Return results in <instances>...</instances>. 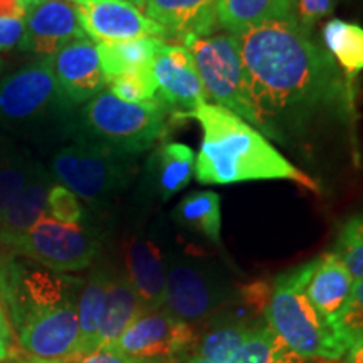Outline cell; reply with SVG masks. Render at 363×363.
I'll return each instance as SVG.
<instances>
[{"label":"cell","mask_w":363,"mask_h":363,"mask_svg":"<svg viewBox=\"0 0 363 363\" xmlns=\"http://www.w3.org/2000/svg\"><path fill=\"white\" fill-rule=\"evenodd\" d=\"M242 65L251 126L294 145L330 123L350 120L355 84L294 16L234 33Z\"/></svg>","instance_id":"1"},{"label":"cell","mask_w":363,"mask_h":363,"mask_svg":"<svg viewBox=\"0 0 363 363\" xmlns=\"http://www.w3.org/2000/svg\"><path fill=\"white\" fill-rule=\"evenodd\" d=\"M192 116L202 128V143L195 160L197 182L229 185L252 180H294L316 190V184L242 118L214 103L195 108Z\"/></svg>","instance_id":"2"},{"label":"cell","mask_w":363,"mask_h":363,"mask_svg":"<svg viewBox=\"0 0 363 363\" xmlns=\"http://www.w3.org/2000/svg\"><path fill=\"white\" fill-rule=\"evenodd\" d=\"M310 262L276 278L266 305L267 326L301 358L340 360L348 347L333 325L315 310L305 293Z\"/></svg>","instance_id":"3"},{"label":"cell","mask_w":363,"mask_h":363,"mask_svg":"<svg viewBox=\"0 0 363 363\" xmlns=\"http://www.w3.org/2000/svg\"><path fill=\"white\" fill-rule=\"evenodd\" d=\"M170 111L158 103H126L101 91L81 108L79 142L104 147L126 157L147 152L165 135Z\"/></svg>","instance_id":"4"},{"label":"cell","mask_w":363,"mask_h":363,"mask_svg":"<svg viewBox=\"0 0 363 363\" xmlns=\"http://www.w3.org/2000/svg\"><path fill=\"white\" fill-rule=\"evenodd\" d=\"M182 45L194 57L207 99L251 125L235 34L219 26L206 33L187 35Z\"/></svg>","instance_id":"5"},{"label":"cell","mask_w":363,"mask_h":363,"mask_svg":"<svg viewBox=\"0 0 363 363\" xmlns=\"http://www.w3.org/2000/svg\"><path fill=\"white\" fill-rule=\"evenodd\" d=\"M131 170L130 157L86 142L62 147L51 160L54 179L89 203L120 192L128 184Z\"/></svg>","instance_id":"6"},{"label":"cell","mask_w":363,"mask_h":363,"mask_svg":"<svg viewBox=\"0 0 363 363\" xmlns=\"http://www.w3.org/2000/svg\"><path fill=\"white\" fill-rule=\"evenodd\" d=\"M21 350L33 363H76L79 347L78 296L29 306L12 316Z\"/></svg>","instance_id":"7"},{"label":"cell","mask_w":363,"mask_h":363,"mask_svg":"<svg viewBox=\"0 0 363 363\" xmlns=\"http://www.w3.org/2000/svg\"><path fill=\"white\" fill-rule=\"evenodd\" d=\"M62 110H67V104L61 96L49 57H40L0 79L2 128L30 130Z\"/></svg>","instance_id":"8"},{"label":"cell","mask_w":363,"mask_h":363,"mask_svg":"<svg viewBox=\"0 0 363 363\" xmlns=\"http://www.w3.org/2000/svg\"><path fill=\"white\" fill-rule=\"evenodd\" d=\"M16 256H24L54 272L81 271L98 254V239L79 224H65L45 216L29 230L6 238Z\"/></svg>","instance_id":"9"},{"label":"cell","mask_w":363,"mask_h":363,"mask_svg":"<svg viewBox=\"0 0 363 363\" xmlns=\"http://www.w3.org/2000/svg\"><path fill=\"white\" fill-rule=\"evenodd\" d=\"M194 330L169 310L145 311L104 350L147 363H175L194 345Z\"/></svg>","instance_id":"10"},{"label":"cell","mask_w":363,"mask_h":363,"mask_svg":"<svg viewBox=\"0 0 363 363\" xmlns=\"http://www.w3.org/2000/svg\"><path fill=\"white\" fill-rule=\"evenodd\" d=\"M84 34L93 43H120L142 38L167 39L165 30L128 0H69Z\"/></svg>","instance_id":"11"},{"label":"cell","mask_w":363,"mask_h":363,"mask_svg":"<svg viewBox=\"0 0 363 363\" xmlns=\"http://www.w3.org/2000/svg\"><path fill=\"white\" fill-rule=\"evenodd\" d=\"M152 74L157 83V99L172 116L190 115L207 103L201 76L194 57L184 45L163 40L152 62Z\"/></svg>","instance_id":"12"},{"label":"cell","mask_w":363,"mask_h":363,"mask_svg":"<svg viewBox=\"0 0 363 363\" xmlns=\"http://www.w3.org/2000/svg\"><path fill=\"white\" fill-rule=\"evenodd\" d=\"M26 52L51 57L72 40L84 39L83 26L69 0H24Z\"/></svg>","instance_id":"13"},{"label":"cell","mask_w":363,"mask_h":363,"mask_svg":"<svg viewBox=\"0 0 363 363\" xmlns=\"http://www.w3.org/2000/svg\"><path fill=\"white\" fill-rule=\"evenodd\" d=\"M49 59L67 108L88 103L106 86L96 43L88 38L72 40Z\"/></svg>","instance_id":"14"},{"label":"cell","mask_w":363,"mask_h":363,"mask_svg":"<svg viewBox=\"0 0 363 363\" xmlns=\"http://www.w3.org/2000/svg\"><path fill=\"white\" fill-rule=\"evenodd\" d=\"M353 286L355 279L333 251L310 262L305 293L315 310L330 325L337 323L352 296Z\"/></svg>","instance_id":"15"},{"label":"cell","mask_w":363,"mask_h":363,"mask_svg":"<svg viewBox=\"0 0 363 363\" xmlns=\"http://www.w3.org/2000/svg\"><path fill=\"white\" fill-rule=\"evenodd\" d=\"M219 303L214 283L197 267L174 262L167 269L165 310L184 321H197L207 316Z\"/></svg>","instance_id":"16"},{"label":"cell","mask_w":363,"mask_h":363,"mask_svg":"<svg viewBox=\"0 0 363 363\" xmlns=\"http://www.w3.org/2000/svg\"><path fill=\"white\" fill-rule=\"evenodd\" d=\"M126 279L138 294L145 311L165 306L167 267L163 254L155 242L131 238L125 242Z\"/></svg>","instance_id":"17"},{"label":"cell","mask_w":363,"mask_h":363,"mask_svg":"<svg viewBox=\"0 0 363 363\" xmlns=\"http://www.w3.org/2000/svg\"><path fill=\"white\" fill-rule=\"evenodd\" d=\"M217 0H145L143 12L163 27L167 39L184 40L190 34L219 27Z\"/></svg>","instance_id":"18"},{"label":"cell","mask_w":363,"mask_h":363,"mask_svg":"<svg viewBox=\"0 0 363 363\" xmlns=\"http://www.w3.org/2000/svg\"><path fill=\"white\" fill-rule=\"evenodd\" d=\"M52 185L54 177L51 172L44 170L38 163L26 187L0 216V233L6 238H16L27 233L35 222L45 217L48 195Z\"/></svg>","instance_id":"19"},{"label":"cell","mask_w":363,"mask_h":363,"mask_svg":"<svg viewBox=\"0 0 363 363\" xmlns=\"http://www.w3.org/2000/svg\"><path fill=\"white\" fill-rule=\"evenodd\" d=\"M142 313L145 308L126 276H110L101 325L94 338V352L110 347Z\"/></svg>","instance_id":"20"},{"label":"cell","mask_w":363,"mask_h":363,"mask_svg":"<svg viewBox=\"0 0 363 363\" xmlns=\"http://www.w3.org/2000/svg\"><path fill=\"white\" fill-rule=\"evenodd\" d=\"M163 40L157 38H142L120 43H98V54L101 61L104 79L111 81L118 76L152 67Z\"/></svg>","instance_id":"21"},{"label":"cell","mask_w":363,"mask_h":363,"mask_svg":"<svg viewBox=\"0 0 363 363\" xmlns=\"http://www.w3.org/2000/svg\"><path fill=\"white\" fill-rule=\"evenodd\" d=\"M296 0H217L220 27L238 33L244 27L294 16Z\"/></svg>","instance_id":"22"},{"label":"cell","mask_w":363,"mask_h":363,"mask_svg":"<svg viewBox=\"0 0 363 363\" xmlns=\"http://www.w3.org/2000/svg\"><path fill=\"white\" fill-rule=\"evenodd\" d=\"M110 276L101 269L93 271L86 279L78 294V323H79V347L78 362L94 352V338L101 325L104 311V299Z\"/></svg>","instance_id":"23"},{"label":"cell","mask_w":363,"mask_h":363,"mask_svg":"<svg viewBox=\"0 0 363 363\" xmlns=\"http://www.w3.org/2000/svg\"><path fill=\"white\" fill-rule=\"evenodd\" d=\"M323 44L347 79L355 81L363 71V27L343 19L323 26Z\"/></svg>","instance_id":"24"},{"label":"cell","mask_w":363,"mask_h":363,"mask_svg":"<svg viewBox=\"0 0 363 363\" xmlns=\"http://www.w3.org/2000/svg\"><path fill=\"white\" fill-rule=\"evenodd\" d=\"M174 217L180 225L201 234L202 238L214 242L216 246H220V197L216 192L203 190V192L189 194L175 207Z\"/></svg>","instance_id":"25"},{"label":"cell","mask_w":363,"mask_h":363,"mask_svg":"<svg viewBox=\"0 0 363 363\" xmlns=\"http://www.w3.org/2000/svg\"><path fill=\"white\" fill-rule=\"evenodd\" d=\"M195 155L192 148L182 143H165L157 152V185L163 199L180 192L194 175Z\"/></svg>","instance_id":"26"},{"label":"cell","mask_w":363,"mask_h":363,"mask_svg":"<svg viewBox=\"0 0 363 363\" xmlns=\"http://www.w3.org/2000/svg\"><path fill=\"white\" fill-rule=\"evenodd\" d=\"M35 165L26 152L0 138V216L26 187Z\"/></svg>","instance_id":"27"},{"label":"cell","mask_w":363,"mask_h":363,"mask_svg":"<svg viewBox=\"0 0 363 363\" xmlns=\"http://www.w3.org/2000/svg\"><path fill=\"white\" fill-rule=\"evenodd\" d=\"M251 330L252 326L244 321L217 326L202 338L195 355L211 363H235L240 347L247 340Z\"/></svg>","instance_id":"28"},{"label":"cell","mask_w":363,"mask_h":363,"mask_svg":"<svg viewBox=\"0 0 363 363\" xmlns=\"http://www.w3.org/2000/svg\"><path fill=\"white\" fill-rule=\"evenodd\" d=\"M333 252L347 266L355 281H363V214L343 222Z\"/></svg>","instance_id":"29"},{"label":"cell","mask_w":363,"mask_h":363,"mask_svg":"<svg viewBox=\"0 0 363 363\" xmlns=\"http://www.w3.org/2000/svg\"><path fill=\"white\" fill-rule=\"evenodd\" d=\"M110 91L126 103H150L157 99V83L152 67L118 76L108 81Z\"/></svg>","instance_id":"30"},{"label":"cell","mask_w":363,"mask_h":363,"mask_svg":"<svg viewBox=\"0 0 363 363\" xmlns=\"http://www.w3.org/2000/svg\"><path fill=\"white\" fill-rule=\"evenodd\" d=\"M335 328L348 348L363 345V281H355L352 296L338 316Z\"/></svg>","instance_id":"31"},{"label":"cell","mask_w":363,"mask_h":363,"mask_svg":"<svg viewBox=\"0 0 363 363\" xmlns=\"http://www.w3.org/2000/svg\"><path fill=\"white\" fill-rule=\"evenodd\" d=\"M49 217L65 224H81L84 219V208L79 199L65 185L54 184L48 195Z\"/></svg>","instance_id":"32"},{"label":"cell","mask_w":363,"mask_h":363,"mask_svg":"<svg viewBox=\"0 0 363 363\" xmlns=\"http://www.w3.org/2000/svg\"><path fill=\"white\" fill-rule=\"evenodd\" d=\"M333 11V0H296L294 2V19L308 34L323 17Z\"/></svg>","instance_id":"33"},{"label":"cell","mask_w":363,"mask_h":363,"mask_svg":"<svg viewBox=\"0 0 363 363\" xmlns=\"http://www.w3.org/2000/svg\"><path fill=\"white\" fill-rule=\"evenodd\" d=\"M19 269L21 264H17L16 252L12 251L6 235L0 233V294H2L4 303L12 291Z\"/></svg>","instance_id":"34"},{"label":"cell","mask_w":363,"mask_h":363,"mask_svg":"<svg viewBox=\"0 0 363 363\" xmlns=\"http://www.w3.org/2000/svg\"><path fill=\"white\" fill-rule=\"evenodd\" d=\"M26 51V26L24 19L0 17V52Z\"/></svg>","instance_id":"35"},{"label":"cell","mask_w":363,"mask_h":363,"mask_svg":"<svg viewBox=\"0 0 363 363\" xmlns=\"http://www.w3.org/2000/svg\"><path fill=\"white\" fill-rule=\"evenodd\" d=\"M76 363H147L142 360H136V358L120 355V353L110 352V350H98L91 355L81 358L79 362Z\"/></svg>","instance_id":"36"},{"label":"cell","mask_w":363,"mask_h":363,"mask_svg":"<svg viewBox=\"0 0 363 363\" xmlns=\"http://www.w3.org/2000/svg\"><path fill=\"white\" fill-rule=\"evenodd\" d=\"M0 17L24 19V0H0Z\"/></svg>","instance_id":"37"},{"label":"cell","mask_w":363,"mask_h":363,"mask_svg":"<svg viewBox=\"0 0 363 363\" xmlns=\"http://www.w3.org/2000/svg\"><path fill=\"white\" fill-rule=\"evenodd\" d=\"M16 357V350H13V337L4 333L0 330V363L13 360Z\"/></svg>","instance_id":"38"},{"label":"cell","mask_w":363,"mask_h":363,"mask_svg":"<svg viewBox=\"0 0 363 363\" xmlns=\"http://www.w3.org/2000/svg\"><path fill=\"white\" fill-rule=\"evenodd\" d=\"M345 363H363V345H353L345 353Z\"/></svg>","instance_id":"39"},{"label":"cell","mask_w":363,"mask_h":363,"mask_svg":"<svg viewBox=\"0 0 363 363\" xmlns=\"http://www.w3.org/2000/svg\"><path fill=\"white\" fill-rule=\"evenodd\" d=\"M0 330H2L4 333L11 335L12 337V328H11V325H9V318L6 315V310H4L2 303H0Z\"/></svg>","instance_id":"40"},{"label":"cell","mask_w":363,"mask_h":363,"mask_svg":"<svg viewBox=\"0 0 363 363\" xmlns=\"http://www.w3.org/2000/svg\"><path fill=\"white\" fill-rule=\"evenodd\" d=\"M130 4H133V6H136L138 9H142L143 11V6H145V0H128Z\"/></svg>","instance_id":"41"},{"label":"cell","mask_w":363,"mask_h":363,"mask_svg":"<svg viewBox=\"0 0 363 363\" xmlns=\"http://www.w3.org/2000/svg\"><path fill=\"white\" fill-rule=\"evenodd\" d=\"M2 363H33V362H29V360H9V362H2Z\"/></svg>","instance_id":"42"},{"label":"cell","mask_w":363,"mask_h":363,"mask_svg":"<svg viewBox=\"0 0 363 363\" xmlns=\"http://www.w3.org/2000/svg\"><path fill=\"white\" fill-rule=\"evenodd\" d=\"M318 363H338V360H321V362H318Z\"/></svg>","instance_id":"43"},{"label":"cell","mask_w":363,"mask_h":363,"mask_svg":"<svg viewBox=\"0 0 363 363\" xmlns=\"http://www.w3.org/2000/svg\"><path fill=\"white\" fill-rule=\"evenodd\" d=\"M2 72H4V62L2 59H0V76H2Z\"/></svg>","instance_id":"44"}]
</instances>
